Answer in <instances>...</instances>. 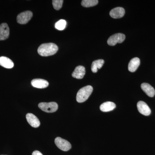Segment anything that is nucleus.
<instances>
[{
  "label": "nucleus",
  "instance_id": "f8f14e48",
  "mask_svg": "<svg viewBox=\"0 0 155 155\" xmlns=\"http://www.w3.org/2000/svg\"><path fill=\"white\" fill-rule=\"evenodd\" d=\"M85 74V69L82 66H78L75 68L72 72V76L77 79H82Z\"/></svg>",
  "mask_w": 155,
  "mask_h": 155
},
{
  "label": "nucleus",
  "instance_id": "aec40b11",
  "mask_svg": "<svg viewBox=\"0 0 155 155\" xmlns=\"http://www.w3.org/2000/svg\"><path fill=\"white\" fill-rule=\"evenodd\" d=\"M63 0H53L52 4L54 8L56 10H60L63 6Z\"/></svg>",
  "mask_w": 155,
  "mask_h": 155
},
{
  "label": "nucleus",
  "instance_id": "6e6552de",
  "mask_svg": "<svg viewBox=\"0 0 155 155\" xmlns=\"http://www.w3.org/2000/svg\"><path fill=\"white\" fill-rule=\"evenodd\" d=\"M10 35V29L6 23L0 25V41L5 40L8 38Z\"/></svg>",
  "mask_w": 155,
  "mask_h": 155
},
{
  "label": "nucleus",
  "instance_id": "f3484780",
  "mask_svg": "<svg viewBox=\"0 0 155 155\" xmlns=\"http://www.w3.org/2000/svg\"><path fill=\"white\" fill-rule=\"evenodd\" d=\"M104 63V60L102 59L96 60L93 62L91 65V71L93 73H96L98 69H101Z\"/></svg>",
  "mask_w": 155,
  "mask_h": 155
},
{
  "label": "nucleus",
  "instance_id": "423d86ee",
  "mask_svg": "<svg viewBox=\"0 0 155 155\" xmlns=\"http://www.w3.org/2000/svg\"><path fill=\"white\" fill-rule=\"evenodd\" d=\"M33 14L30 11H26L19 14L17 17V21L20 24L28 23L32 18Z\"/></svg>",
  "mask_w": 155,
  "mask_h": 155
},
{
  "label": "nucleus",
  "instance_id": "0eeeda50",
  "mask_svg": "<svg viewBox=\"0 0 155 155\" xmlns=\"http://www.w3.org/2000/svg\"><path fill=\"white\" fill-rule=\"evenodd\" d=\"M138 110L140 114L144 116H149L151 114V110L146 103L142 101H140L137 104Z\"/></svg>",
  "mask_w": 155,
  "mask_h": 155
},
{
  "label": "nucleus",
  "instance_id": "412c9836",
  "mask_svg": "<svg viewBox=\"0 0 155 155\" xmlns=\"http://www.w3.org/2000/svg\"><path fill=\"white\" fill-rule=\"evenodd\" d=\"M32 155H43L39 151L35 150V151H34L33 153H32Z\"/></svg>",
  "mask_w": 155,
  "mask_h": 155
},
{
  "label": "nucleus",
  "instance_id": "7ed1b4c3",
  "mask_svg": "<svg viewBox=\"0 0 155 155\" xmlns=\"http://www.w3.org/2000/svg\"><path fill=\"white\" fill-rule=\"evenodd\" d=\"M38 107L42 110L47 113H54L58 110V104L54 102L49 103H41L38 104Z\"/></svg>",
  "mask_w": 155,
  "mask_h": 155
},
{
  "label": "nucleus",
  "instance_id": "4468645a",
  "mask_svg": "<svg viewBox=\"0 0 155 155\" xmlns=\"http://www.w3.org/2000/svg\"><path fill=\"white\" fill-rule=\"evenodd\" d=\"M140 65V60L139 58H134L130 60L128 64V70L130 72H134Z\"/></svg>",
  "mask_w": 155,
  "mask_h": 155
},
{
  "label": "nucleus",
  "instance_id": "9d476101",
  "mask_svg": "<svg viewBox=\"0 0 155 155\" xmlns=\"http://www.w3.org/2000/svg\"><path fill=\"white\" fill-rule=\"evenodd\" d=\"M31 84L34 87L38 88H45L49 85L47 81L40 78H36L31 81Z\"/></svg>",
  "mask_w": 155,
  "mask_h": 155
},
{
  "label": "nucleus",
  "instance_id": "20e7f679",
  "mask_svg": "<svg viewBox=\"0 0 155 155\" xmlns=\"http://www.w3.org/2000/svg\"><path fill=\"white\" fill-rule=\"evenodd\" d=\"M125 36L122 33H117L113 35L108 39V44L110 46L116 45L117 43H122L125 41Z\"/></svg>",
  "mask_w": 155,
  "mask_h": 155
},
{
  "label": "nucleus",
  "instance_id": "f03ea898",
  "mask_svg": "<svg viewBox=\"0 0 155 155\" xmlns=\"http://www.w3.org/2000/svg\"><path fill=\"white\" fill-rule=\"evenodd\" d=\"M93 88L91 85H87L81 88L78 92L76 101L78 103H83L87 100L92 92Z\"/></svg>",
  "mask_w": 155,
  "mask_h": 155
},
{
  "label": "nucleus",
  "instance_id": "2eb2a0df",
  "mask_svg": "<svg viewBox=\"0 0 155 155\" xmlns=\"http://www.w3.org/2000/svg\"><path fill=\"white\" fill-rule=\"evenodd\" d=\"M0 65L7 69H11L14 67L13 61L6 57H0Z\"/></svg>",
  "mask_w": 155,
  "mask_h": 155
},
{
  "label": "nucleus",
  "instance_id": "9b49d317",
  "mask_svg": "<svg viewBox=\"0 0 155 155\" xmlns=\"http://www.w3.org/2000/svg\"><path fill=\"white\" fill-rule=\"evenodd\" d=\"M27 122L31 126L34 127H38L40 125V122L38 118L32 114H28L26 116Z\"/></svg>",
  "mask_w": 155,
  "mask_h": 155
},
{
  "label": "nucleus",
  "instance_id": "1a4fd4ad",
  "mask_svg": "<svg viewBox=\"0 0 155 155\" xmlns=\"http://www.w3.org/2000/svg\"><path fill=\"white\" fill-rule=\"evenodd\" d=\"M125 14V10L121 7H117L112 9L110 12V15L114 19L122 18Z\"/></svg>",
  "mask_w": 155,
  "mask_h": 155
},
{
  "label": "nucleus",
  "instance_id": "a211bd4d",
  "mask_svg": "<svg viewBox=\"0 0 155 155\" xmlns=\"http://www.w3.org/2000/svg\"><path fill=\"white\" fill-rule=\"evenodd\" d=\"M97 0H83L81 2V5L85 8L94 7L98 3Z\"/></svg>",
  "mask_w": 155,
  "mask_h": 155
},
{
  "label": "nucleus",
  "instance_id": "f257e3e1",
  "mask_svg": "<svg viewBox=\"0 0 155 155\" xmlns=\"http://www.w3.org/2000/svg\"><path fill=\"white\" fill-rule=\"evenodd\" d=\"M58 46L53 43L43 44L38 49L39 54L43 57H48L55 54L58 52Z\"/></svg>",
  "mask_w": 155,
  "mask_h": 155
},
{
  "label": "nucleus",
  "instance_id": "6ab92c4d",
  "mask_svg": "<svg viewBox=\"0 0 155 155\" xmlns=\"http://www.w3.org/2000/svg\"><path fill=\"white\" fill-rule=\"evenodd\" d=\"M67 22L64 19H61L55 24V27L59 30H63L66 28Z\"/></svg>",
  "mask_w": 155,
  "mask_h": 155
},
{
  "label": "nucleus",
  "instance_id": "39448f33",
  "mask_svg": "<svg viewBox=\"0 0 155 155\" xmlns=\"http://www.w3.org/2000/svg\"><path fill=\"white\" fill-rule=\"evenodd\" d=\"M55 143L58 148L64 151H67L72 147L69 141L60 137H57L55 139Z\"/></svg>",
  "mask_w": 155,
  "mask_h": 155
},
{
  "label": "nucleus",
  "instance_id": "dca6fc26",
  "mask_svg": "<svg viewBox=\"0 0 155 155\" xmlns=\"http://www.w3.org/2000/svg\"><path fill=\"white\" fill-rule=\"evenodd\" d=\"M116 105L114 103L108 101L103 103L100 106V110L104 112H107L114 110Z\"/></svg>",
  "mask_w": 155,
  "mask_h": 155
},
{
  "label": "nucleus",
  "instance_id": "ddd939ff",
  "mask_svg": "<svg viewBox=\"0 0 155 155\" xmlns=\"http://www.w3.org/2000/svg\"><path fill=\"white\" fill-rule=\"evenodd\" d=\"M141 87L142 90L150 97H153L155 94V90L153 87L149 84H142Z\"/></svg>",
  "mask_w": 155,
  "mask_h": 155
}]
</instances>
